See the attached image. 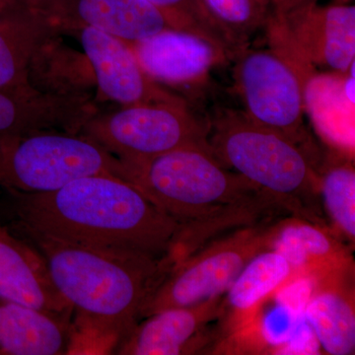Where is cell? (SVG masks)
<instances>
[{
    "instance_id": "20",
    "label": "cell",
    "mask_w": 355,
    "mask_h": 355,
    "mask_svg": "<svg viewBox=\"0 0 355 355\" xmlns=\"http://www.w3.org/2000/svg\"><path fill=\"white\" fill-rule=\"evenodd\" d=\"M81 116L74 96L30 91L0 90V135L69 132Z\"/></svg>"
},
{
    "instance_id": "11",
    "label": "cell",
    "mask_w": 355,
    "mask_h": 355,
    "mask_svg": "<svg viewBox=\"0 0 355 355\" xmlns=\"http://www.w3.org/2000/svg\"><path fill=\"white\" fill-rule=\"evenodd\" d=\"M146 76L160 85H200L218 65L230 62L226 53L197 35L166 29L150 38L128 44Z\"/></svg>"
},
{
    "instance_id": "4",
    "label": "cell",
    "mask_w": 355,
    "mask_h": 355,
    "mask_svg": "<svg viewBox=\"0 0 355 355\" xmlns=\"http://www.w3.org/2000/svg\"><path fill=\"white\" fill-rule=\"evenodd\" d=\"M209 144L222 165L299 218L320 224L314 209L320 175L305 148L232 109L220 110L209 121Z\"/></svg>"
},
{
    "instance_id": "13",
    "label": "cell",
    "mask_w": 355,
    "mask_h": 355,
    "mask_svg": "<svg viewBox=\"0 0 355 355\" xmlns=\"http://www.w3.org/2000/svg\"><path fill=\"white\" fill-rule=\"evenodd\" d=\"M223 295L198 304L169 308L144 318L116 347L121 355L193 354L200 347V333L218 319Z\"/></svg>"
},
{
    "instance_id": "9",
    "label": "cell",
    "mask_w": 355,
    "mask_h": 355,
    "mask_svg": "<svg viewBox=\"0 0 355 355\" xmlns=\"http://www.w3.org/2000/svg\"><path fill=\"white\" fill-rule=\"evenodd\" d=\"M73 33L94 73L96 100L123 107L187 102L146 76L125 42L89 26H80Z\"/></svg>"
},
{
    "instance_id": "29",
    "label": "cell",
    "mask_w": 355,
    "mask_h": 355,
    "mask_svg": "<svg viewBox=\"0 0 355 355\" xmlns=\"http://www.w3.org/2000/svg\"><path fill=\"white\" fill-rule=\"evenodd\" d=\"M352 1V0H334L333 4H338V6H345V4H349V2Z\"/></svg>"
},
{
    "instance_id": "2",
    "label": "cell",
    "mask_w": 355,
    "mask_h": 355,
    "mask_svg": "<svg viewBox=\"0 0 355 355\" xmlns=\"http://www.w3.org/2000/svg\"><path fill=\"white\" fill-rule=\"evenodd\" d=\"M18 227L64 241L146 254L171 256L183 225L123 178H79L44 193L7 191Z\"/></svg>"
},
{
    "instance_id": "19",
    "label": "cell",
    "mask_w": 355,
    "mask_h": 355,
    "mask_svg": "<svg viewBox=\"0 0 355 355\" xmlns=\"http://www.w3.org/2000/svg\"><path fill=\"white\" fill-rule=\"evenodd\" d=\"M65 32L64 26L44 16L0 15V90L19 92L35 89L29 79L35 53L51 36Z\"/></svg>"
},
{
    "instance_id": "30",
    "label": "cell",
    "mask_w": 355,
    "mask_h": 355,
    "mask_svg": "<svg viewBox=\"0 0 355 355\" xmlns=\"http://www.w3.org/2000/svg\"><path fill=\"white\" fill-rule=\"evenodd\" d=\"M272 4V9L275 8V7L279 6L280 3H282V0H268Z\"/></svg>"
},
{
    "instance_id": "31",
    "label": "cell",
    "mask_w": 355,
    "mask_h": 355,
    "mask_svg": "<svg viewBox=\"0 0 355 355\" xmlns=\"http://www.w3.org/2000/svg\"><path fill=\"white\" fill-rule=\"evenodd\" d=\"M70 2H72V0H69Z\"/></svg>"
},
{
    "instance_id": "18",
    "label": "cell",
    "mask_w": 355,
    "mask_h": 355,
    "mask_svg": "<svg viewBox=\"0 0 355 355\" xmlns=\"http://www.w3.org/2000/svg\"><path fill=\"white\" fill-rule=\"evenodd\" d=\"M354 272L319 280L304 317L321 349L331 355H350L355 350Z\"/></svg>"
},
{
    "instance_id": "6",
    "label": "cell",
    "mask_w": 355,
    "mask_h": 355,
    "mask_svg": "<svg viewBox=\"0 0 355 355\" xmlns=\"http://www.w3.org/2000/svg\"><path fill=\"white\" fill-rule=\"evenodd\" d=\"M209 121L198 119L187 102L123 107L96 114L81 130L123 163H137L183 148L211 151Z\"/></svg>"
},
{
    "instance_id": "15",
    "label": "cell",
    "mask_w": 355,
    "mask_h": 355,
    "mask_svg": "<svg viewBox=\"0 0 355 355\" xmlns=\"http://www.w3.org/2000/svg\"><path fill=\"white\" fill-rule=\"evenodd\" d=\"M268 249L286 259L291 275H303L316 282L354 272L352 257L342 243L319 224L304 219H291L275 226Z\"/></svg>"
},
{
    "instance_id": "17",
    "label": "cell",
    "mask_w": 355,
    "mask_h": 355,
    "mask_svg": "<svg viewBox=\"0 0 355 355\" xmlns=\"http://www.w3.org/2000/svg\"><path fill=\"white\" fill-rule=\"evenodd\" d=\"M71 319L0 299V354H67Z\"/></svg>"
},
{
    "instance_id": "14",
    "label": "cell",
    "mask_w": 355,
    "mask_h": 355,
    "mask_svg": "<svg viewBox=\"0 0 355 355\" xmlns=\"http://www.w3.org/2000/svg\"><path fill=\"white\" fill-rule=\"evenodd\" d=\"M354 65L347 72L312 67L301 81L305 113L315 130L347 158H354L355 146Z\"/></svg>"
},
{
    "instance_id": "21",
    "label": "cell",
    "mask_w": 355,
    "mask_h": 355,
    "mask_svg": "<svg viewBox=\"0 0 355 355\" xmlns=\"http://www.w3.org/2000/svg\"><path fill=\"white\" fill-rule=\"evenodd\" d=\"M72 31L89 26L127 44L172 29L162 12L146 0H72Z\"/></svg>"
},
{
    "instance_id": "23",
    "label": "cell",
    "mask_w": 355,
    "mask_h": 355,
    "mask_svg": "<svg viewBox=\"0 0 355 355\" xmlns=\"http://www.w3.org/2000/svg\"><path fill=\"white\" fill-rule=\"evenodd\" d=\"M162 12L172 29L197 35L226 53L229 60L241 51L200 0H146Z\"/></svg>"
},
{
    "instance_id": "8",
    "label": "cell",
    "mask_w": 355,
    "mask_h": 355,
    "mask_svg": "<svg viewBox=\"0 0 355 355\" xmlns=\"http://www.w3.org/2000/svg\"><path fill=\"white\" fill-rule=\"evenodd\" d=\"M232 60L248 118L307 149L303 91L291 65L270 48L250 50L246 46Z\"/></svg>"
},
{
    "instance_id": "5",
    "label": "cell",
    "mask_w": 355,
    "mask_h": 355,
    "mask_svg": "<svg viewBox=\"0 0 355 355\" xmlns=\"http://www.w3.org/2000/svg\"><path fill=\"white\" fill-rule=\"evenodd\" d=\"M98 174L127 180L120 159L80 133L0 135V188L6 191L51 193Z\"/></svg>"
},
{
    "instance_id": "16",
    "label": "cell",
    "mask_w": 355,
    "mask_h": 355,
    "mask_svg": "<svg viewBox=\"0 0 355 355\" xmlns=\"http://www.w3.org/2000/svg\"><path fill=\"white\" fill-rule=\"evenodd\" d=\"M291 268L282 254L266 249L248 261L222 298V331L227 336L251 323L266 299L291 277Z\"/></svg>"
},
{
    "instance_id": "1",
    "label": "cell",
    "mask_w": 355,
    "mask_h": 355,
    "mask_svg": "<svg viewBox=\"0 0 355 355\" xmlns=\"http://www.w3.org/2000/svg\"><path fill=\"white\" fill-rule=\"evenodd\" d=\"M18 229L44 257L53 284L71 305L67 354L116 352L174 265L170 257L155 259Z\"/></svg>"
},
{
    "instance_id": "26",
    "label": "cell",
    "mask_w": 355,
    "mask_h": 355,
    "mask_svg": "<svg viewBox=\"0 0 355 355\" xmlns=\"http://www.w3.org/2000/svg\"><path fill=\"white\" fill-rule=\"evenodd\" d=\"M69 0H0V15L34 14L44 16L62 24L67 32L71 30Z\"/></svg>"
},
{
    "instance_id": "25",
    "label": "cell",
    "mask_w": 355,
    "mask_h": 355,
    "mask_svg": "<svg viewBox=\"0 0 355 355\" xmlns=\"http://www.w3.org/2000/svg\"><path fill=\"white\" fill-rule=\"evenodd\" d=\"M212 18L228 33L240 49L259 30L265 29L272 6L268 0H200Z\"/></svg>"
},
{
    "instance_id": "28",
    "label": "cell",
    "mask_w": 355,
    "mask_h": 355,
    "mask_svg": "<svg viewBox=\"0 0 355 355\" xmlns=\"http://www.w3.org/2000/svg\"><path fill=\"white\" fill-rule=\"evenodd\" d=\"M316 3H318V0H282V3L273 8L272 10L277 13H286L288 11L294 10V9Z\"/></svg>"
},
{
    "instance_id": "22",
    "label": "cell",
    "mask_w": 355,
    "mask_h": 355,
    "mask_svg": "<svg viewBox=\"0 0 355 355\" xmlns=\"http://www.w3.org/2000/svg\"><path fill=\"white\" fill-rule=\"evenodd\" d=\"M60 35L46 40L33 58L30 83L44 93L58 95H92L94 73L85 53L70 48Z\"/></svg>"
},
{
    "instance_id": "27",
    "label": "cell",
    "mask_w": 355,
    "mask_h": 355,
    "mask_svg": "<svg viewBox=\"0 0 355 355\" xmlns=\"http://www.w3.org/2000/svg\"><path fill=\"white\" fill-rule=\"evenodd\" d=\"M321 345L306 319L277 354H319Z\"/></svg>"
},
{
    "instance_id": "12",
    "label": "cell",
    "mask_w": 355,
    "mask_h": 355,
    "mask_svg": "<svg viewBox=\"0 0 355 355\" xmlns=\"http://www.w3.org/2000/svg\"><path fill=\"white\" fill-rule=\"evenodd\" d=\"M0 299L72 319L41 253L0 225Z\"/></svg>"
},
{
    "instance_id": "3",
    "label": "cell",
    "mask_w": 355,
    "mask_h": 355,
    "mask_svg": "<svg viewBox=\"0 0 355 355\" xmlns=\"http://www.w3.org/2000/svg\"><path fill=\"white\" fill-rule=\"evenodd\" d=\"M127 180L183 225L184 249L205 229L250 223L277 205L265 191L222 165L211 151L183 148L137 163H123Z\"/></svg>"
},
{
    "instance_id": "10",
    "label": "cell",
    "mask_w": 355,
    "mask_h": 355,
    "mask_svg": "<svg viewBox=\"0 0 355 355\" xmlns=\"http://www.w3.org/2000/svg\"><path fill=\"white\" fill-rule=\"evenodd\" d=\"M275 13L299 50L317 69L347 72L354 64V6L316 3Z\"/></svg>"
},
{
    "instance_id": "24",
    "label": "cell",
    "mask_w": 355,
    "mask_h": 355,
    "mask_svg": "<svg viewBox=\"0 0 355 355\" xmlns=\"http://www.w3.org/2000/svg\"><path fill=\"white\" fill-rule=\"evenodd\" d=\"M320 191L334 225L355 240V171L352 159L330 166L320 177Z\"/></svg>"
},
{
    "instance_id": "7",
    "label": "cell",
    "mask_w": 355,
    "mask_h": 355,
    "mask_svg": "<svg viewBox=\"0 0 355 355\" xmlns=\"http://www.w3.org/2000/svg\"><path fill=\"white\" fill-rule=\"evenodd\" d=\"M273 227L247 226L177 261L146 301L140 319L223 295L248 261L270 248Z\"/></svg>"
}]
</instances>
